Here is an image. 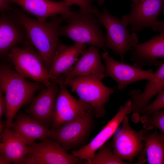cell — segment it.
Returning a JSON list of instances; mask_svg holds the SVG:
<instances>
[{"label": "cell", "instance_id": "cell-22", "mask_svg": "<svg viewBox=\"0 0 164 164\" xmlns=\"http://www.w3.org/2000/svg\"><path fill=\"white\" fill-rule=\"evenodd\" d=\"M0 154L12 162L22 164L28 152V146L23 139L5 127L0 136Z\"/></svg>", "mask_w": 164, "mask_h": 164}, {"label": "cell", "instance_id": "cell-30", "mask_svg": "<svg viewBox=\"0 0 164 164\" xmlns=\"http://www.w3.org/2000/svg\"><path fill=\"white\" fill-rule=\"evenodd\" d=\"M160 33H164V20L159 21L156 31Z\"/></svg>", "mask_w": 164, "mask_h": 164}, {"label": "cell", "instance_id": "cell-19", "mask_svg": "<svg viewBox=\"0 0 164 164\" xmlns=\"http://www.w3.org/2000/svg\"><path fill=\"white\" fill-rule=\"evenodd\" d=\"M164 90V63H161L154 73L153 77L148 81L144 91L134 89L128 94L132 102V112L134 118L140 120L141 110L146 106L150 100L159 92Z\"/></svg>", "mask_w": 164, "mask_h": 164}, {"label": "cell", "instance_id": "cell-28", "mask_svg": "<svg viewBox=\"0 0 164 164\" xmlns=\"http://www.w3.org/2000/svg\"><path fill=\"white\" fill-rule=\"evenodd\" d=\"M3 91L0 87V120L4 114L6 115L7 106L5 96H3Z\"/></svg>", "mask_w": 164, "mask_h": 164}, {"label": "cell", "instance_id": "cell-4", "mask_svg": "<svg viewBox=\"0 0 164 164\" xmlns=\"http://www.w3.org/2000/svg\"><path fill=\"white\" fill-rule=\"evenodd\" d=\"M104 77V74H97L80 76L72 79L66 85L71 87L72 91L77 93L80 99L92 107L98 118L105 115L104 105L116 88L104 85L101 81Z\"/></svg>", "mask_w": 164, "mask_h": 164}, {"label": "cell", "instance_id": "cell-12", "mask_svg": "<svg viewBox=\"0 0 164 164\" xmlns=\"http://www.w3.org/2000/svg\"><path fill=\"white\" fill-rule=\"evenodd\" d=\"M121 123V129L113 138L111 143L113 150L120 160L132 162L144 150L142 143L144 130L137 131L133 129L126 116Z\"/></svg>", "mask_w": 164, "mask_h": 164}, {"label": "cell", "instance_id": "cell-11", "mask_svg": "<svg viewBox=\"0 0 164 164\" xmlns=\"http://www.w3.org/2000/svg\"><path fill=\"white\" fill-rule=\"evenodd\" d=\"M163 0H142L131 5L130 12L122 17V19L130 24V32L150 27L156 31L159 21V14L163 8Z\"/></svg>", "mask_w": 164, "mask_h": 164}, {"label": "cell", "instance_id": "cell-13", "mask_svg": "<svg viewBox=\"0 0 164 164\" xmlns=\"http://www.w3.org/2000/svg\"><path fill=\"white\" fill-rule=\"evenodd\" d=\"M132 101L128 99L124 105L120 106L114 117L88 144L73 151L72 154L86 160L84 164H90L96 151L111 138L124 118L132 112Z\"/></svg>", "mask_w": 164, "mask_h": 164}, {"label": "cell", "instance_id": "cell-3", "mask_svg": "<svg viewBox=\"0 0 164 164\" xmlns=\"http://www.w3.org/2000/svg\"><path fill=\"white\" fill-rule=\"evenodd\" d=\"M63 19L67 24L60 26V36H66L76 42L88 43L107 52L106 35L102 32L95 14L80 9L72 11L69 16Z\"/></svg>", "mask_w": 164, "mask_h": 164}, {"label": "cell", "instance_id": "cell-26", "mask_svg": "<svg viewBox=\"0 0 164 164\" xmlns=\"http://www.w3.org/2000/svg\"><path fill=\"white\" fill-rule=\"evenodd\" d=\"M164 108V90L157 94L155 100L151 104L147 105L142 109L140 114H149L155 111Z\"/></svg>", "mask_w": 164, "mask_h": 164}, {"label": "cell", "instance_id": "cell-6", "mask_svg": "<svg viewBox=\"0 0 164 164\" xmlns=\"http://www.w3.org/2000/svg\"><path fill=\"white\" fill-rule=\"evenodd\" d=\"M23 44L21 47H13L7 54L16 71L25 78L41 82L46 87L49 86L52 82L41 56L32 47L29 40Z\"/></svg>", "mask_w": 164, "mask_h": 164}, {"label": "cell", "instance_id": "cell-7", "mask_svg": "<svg viewBox=\"0 0 164 164\" xmlns=\"http://www.w3.org/2000/svg\"><path fill=\"white\" fill-rule=\"evenodd\" d=\"M93 108L81 116L52 130L50 138L59 143L66 150L76 149L82 145L93 127Z\"/></svg>", "mask_w": 164, "mask_h": 164}, {"label": "cell", "instance_id": "cell-23", "mask_svg": "<svg viewBox=\"0 0 164 164\" xmlns=\"http://www.w3.org/2000/svg\"><path fill=\"white\" fill-rule=\"evenodd\" d=\"M142 141L149 164H164V135L157 130L149 133L144 130Z\"/></svg>", "mask_w": 164, "mask_h": 164}, {"label": "cell", "instance_id": "cell-18", "mask_svg": "<svg viewBox=\"0 0 164 164\" xmlns=\"http://www.w3.org/2000/svg\"><path fill=\"white\" fill-rule=\"evenodd\" d=\"M86 46V44L80 43L69 46L61 43L53 57L48 71L49 78L52 82L56 81L62 75H66Z\"/></svg>", "mask_w": 164, "mask_h": 164}, {"label": "cell", "instance_id": "cell-31", "mask_svg": "<svg viewBox=\"0 0 164 164\" xmlns=\"http://www.w3.org/2000/svg\"><path fill=\"white\" fill-rule=\"evenodd\" d=\"M12 162L4 155L0 154V164H10Z\"/></svg>", "mask_w": 164, "mask_h": 164}, {"label": "cell", "instance_id": "cell-9", "mask_svg": "<svg viewBox=\"0 0 164 164\" xmlns=\"http://www.w3.org/2000/svg\"><path fill=\"white\" fill-rule=\"evenodd\" d=\"M60 90L57 96L53 112L51 129L81 116L92 108L88 104L79 98L77 100L68 92L60 78L56 81Z\"/></svg>", "mask_w": 164, "mask_h": 164}, {"label": "cell", "instance_id": "cell-10", "mask_svg": "<svg viewBox=\"0 0 164 164\" xmlns=\"http://www.w3.org/2000/svg\"><path fill=\"white\" fill-rule=\"evenodd\" d=\"M102 57L105 61L104 77H109L118 84L116 88L121 90L132 83L140 80H149L154 77L152 69L143 70L141 68L117 61L110 56L107 52H103Z\"/></svg>", "mask_w": 164, "mask_h": 164}, {"label": "cell", "instance_id": "cell-29", "mask_svg": "<svg viewBox=\"0 0 164 164\" xmlns=\"http://www.w3.org/2000/svg\"><path fill=\"white\" fill-rule=\"evenodd\" d=\"M13 7L9 0H0V12L12 11Z\"/></svg>", "mask_w": 164, "mask_h": 164}, {"label": "cell", "instance_id": "cell-20", "mask_svg": "<svg viewBox=\"0 0 164 164\" xmlns=\"http://www.w3.org/2000/svg\"><path fill=\"white\" fill-rule=\"evenodd\" d=\"M15 118L10 129L21 137L27 145L32 144L37 139L41 141L50 138L51 130L45 125L21 112L17 114Z\"/></svg>", "mask_w": 164, "mask_h": 164}, {"label": "cell", "instance_id": "cell-16", "mask_svg": "<svg viewBox=\"0 0 164 164\" xmlns=\"http://www.w3.org/2000/svg\"><path fill=\"white\" fill-rule=\"evenodd\" d=\"M20 6L27 13L33 15L39 21H46L49 18L61 14L63 18L69 16L72 11L64 1L50 0H9Z\"/></svg>", "mask_w": 164, "mask_h": 164}, {"label": "cell", "instance_id": "cell-5", "mask_svg": "<svg viewBox=\"0 0 164 164\" xmlns=\"http://www.w3.org/2000/svg\"><path fill=\"white\" fill-rule=\"evenodd\" d=\"M95 14L106 30V47L119 55L121 62H124L126 53L132 51L133 46L138 43L137 35L134 32L130 33L127 28L128 23L112 15L106 7L100 12L98 11Z\"/></svg>", "mask_w": 164, "mask_h": 164}, {"label": "cell", "instance_id": "cell-2", "mask_svg": "<svg viewBox=\"0 0 164 164\" xmlns=\"http://www.w3.org/2000/svg\"><path fill=\"white\" fill-rule=\"evenodd\" d=\"M25 78L8 66L1 65L0 87L5 94L6 101V127L10 128L19 110L32 101L35 93L42 88L40 83L30 81Z\"/></svg>", "mask_w": 164, "mask_h": 164}, {"label": "cell", "instance_id": "cell-34", "mask_svg": "<svg viewBox=\"0 0 164 164\" xmlns=\"http://www.w3.org/2000/svg\"><path fill=\"white\" fill-rule=\"evenodd\" d=\"M133 3H136L140 1H142V0H131Z\"/></svg>", "mask_w": 164, "mask_h": 164}, {"label": "cell", "instance_id": "cell-24", "mask_svg": "<svg viewBox=\"0 0 164 164\" xmlns=\"http://www.w3.org/2000/svg\"><path fill=\"white\" fill-rule=\"evenodd\" d=\"M95 153L90 164H129L120 160L114 153L111 144L108 141Z\"/></svg>", "mask_w": 164, "mask_h": 164}, {"label": "cell", "instance_id": "cell-14", "mask_svg": "<svg viewBox=\"0 0 164 164\" xmlns=\"http://www.w3.org/2000/svg\"><path fill=\"white\" fill-rule=\"evenodd\" d=\"M29 40L24 27L12 11L1 12L0 53L2 56L19 43Z\"/></svg>", "mask_w": 164, "mask_h": 164}, {"label": "cell", "instance_id": "cell-17", "mask_svg": "<svg viewBox=\"0 0 164 164\" xmlns=\"http://www.w3.org/2000/svg\"><path fill=\"white\" fill-rule=\"evenodd\" d=\"M131 60L133 66L142 68L144 66L160 65L159 59L164 57V33H160L149 40L133 46Z\"/></svg>", "mask_w": 164, "mask_h": 164}, {"label": "cell", "instance_id": "cell-27", "mask_svg": "<svg viewBox=\"0 0 164 164\" xmlns=\"http://www.w3.org/2000/svg\"><path fill=\"white\" fill-rule=\"evenodd\" d=\"M69 7L73 5L79 6L80 9L95 13L98 10V9L92 4L93 0H63Z\"/></svg>", "mask_w": 164, "mask_h": 164}, {"label": "cell", "instance_id": "cell-32", "mask_svg": "<svg viewBox=\"0 0 164 164\" xmlns=\"http://www.w3.org/2000/svg\"><path fill=\"white\" fill-rule=\"evenodd\" d=\"M6 126V121H0V134H2L5 129Z\"/></svg>", "mask_w": 164, "mask_h": 164}, {"label": "cell", "instance_id": "cell-35", "mask_svg": "<svg viewBox=\"0 0 164 164\" xmlns=\"http://www.w3.org/2000/svg\"><path fill=\"white\" fill-rule=\"evenodd\" d=\"M163 9L162 11L163 14H164V0H163Z\"/></svg>", "mask_w": 164, "mask_h": 164}, {"label": "cell", "instance_id": "cell-1", "mask_svg": "<svg viewBox=\"0 0 164 164\" xmlns=\"http://www.w3.org/2000/svg\"><path fill=\"white\" fill-rule=\"evenodd\" d=\"M12 11L24 27L29 40L37 49L48 71L53 57L61 43L59 36L63 17L56 15L50 17L48 21L41 22L15 6Z\"/></svg>", "mask_w": 164, "mask_h": 164}, {"label": "cell", "instance_id": "cell-8", "mask_svg": "<svg viewBox=\"0 0 164 164\" xmlns=\"http://www.w3.org/2000/svg\"><path fill=\"white\" fill-rule=\"evenodd\" d=\"M22 164H74L85 160L67 152L56 141L49 138L28 145Z\"/></svg>", "mask_w": 164, "mask_h": 164}, {"label": "cell", "instance_id": "cell-15", "mask_svg": "<svg viewBox=\"0 0 164 164\" xmlns=\"http://www.w3.org/2000/svg\"><path fill=\"white\" fill-rule=\"evenodd\" d=\"M57 81L41 91L25 111L29 116L46 126L52 124L56 99L59 92ZM48 127V126H47Z\"/></svg>", "mask_w": 164, "mask_h": 164}, {"label": "cell", "instance_id": "cell-25", "mask_svg": "<svg viewBox=\"0 0 164 164\" xmlns=\"http://www.w3.org/2000/svg\"><path fill=\"white\" fill-rule=\"evenodd\" d=\"M140 120L143 125V129L148 131L155 127L164 135V109H159L149 114H144Z\"/></svg>", "mask_w": 164, "mask_h": 164}, {"label": "cell", "instance_id": "cell-21", "mask_svg": "<svg viewBox=\"0 0 164 164\" xmlns=\"http://www.w3.org/2000/svg\"><path fill=\"white\" fill-rule=\"evenodd\" d=\"M81 55L65 75L64 83L66 86L70 81L78 76L91 74H104L105 66L101 62L98 48L91 46Z\"/></svg>", "mask_w": 164, "mask_h": 164}, {"label": "cell", "instance_id": "cell-33", "mask_svg": "<svg viewBox=\"0 0 164 164\" xmlns=\"http://www.w3.org/2000/svg\"><path fill=\"white\" fill-rule=\"evenodd\" d=\"M93 1H96L99 6L102 5L104 2V0H93Z\"/></svg>", "mask_w": 164, "mask_h": 164}]
</instances>
